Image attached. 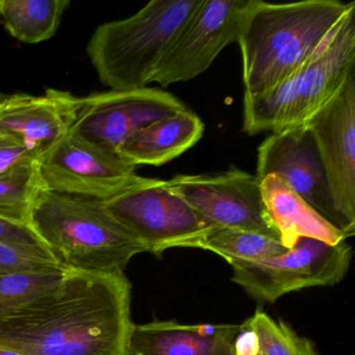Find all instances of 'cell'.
<instances>
[{"instance_id":"1","label":"cell","mask_w":355,"mask_h":355,"mask_svg":"<svg viewBox=\"0 0 355 355\" xmlns=\"http://www.w3.org/2000/svg\"><path fill=\"white\" fill-rule=\"evenodd\" d=\"M130 302L124 272L68 271L55 292L0 322V347L28 355H128Z\"/></svg>"},{"instance_id":"2","label":"cell","mask_w":355,"mask_h":355,"mask_svg":"<svg viewBox=\"0 0 355 355\" xmlns=\"http://www.w3.org/2000/svg\"><path fill=\"white\" fill-rule=\"evenodd\" d=\"M353 3L305 0L275 5L254 0L236 41L242 53L244 96L272 90L304 65Z\"/></svg>"},{"instance_id":"3","label":"cell","mask_w":355,"mask_h":355,"mask_svg":"<svg viewBox=\"0 0 355 355\" xmlns=\"http://www.w3.org/2000/svg\"><path fill=\"white\" fill-rule=\"evenodd\" d=\"M28 225L69 271L123 272L145 247L103 207L101 201L41 189Z\"/></svg>"},{"instance_id":"4","label":"cell","mask_w":355,"mask_h":355,"mask_svg":"<svg viewBox=\"0 0 355 355\" xmlns=\"http://www.w3.org/2000/svg\"><path fill=\"white\" fill-rule=\"evenodd\" d=\"M203 0H153L138 13L95 30L87 53L111 90L146 88Z\"/></svg>"},{"instance_id":"5","label":"cell","mask_w":355,"mask_h":355,"mask_svg":"<svg viewBox=\"0 0 355 355\" xmlns=\"http://www.w3.org/2000/svg\"><path fill=\"white\" fill-rule=\"evenodd\" d=\"M355 71V3L315 55L279 85L257 96H244L243 130L278 132L304 123Z\"/></svg>"},{"instance_id":"6","label":"cell","mask_w":355,"mask_h":355,"mask_svg":"<svg viewBox=\"0 0 355 355\" xmlns=\"http://www.w3.org/2000/svg\"><path fill=\"white\" fill-rule=\"evenodd\" d=\"M101 203L155 255L171 248H195L211 227L166 180L137 176Z\"/></svg>"},{"instance_id":"7","label":"cell","mask_w":355,"mask_h":355,"mask_svg":"<svg viewBox=\"0 0 355 355\" xmlns=\"http://www.w3.org/2000/svg\"><path fill=\"white\" fill-rule=\"evenodd\" d=\"M352 248L346 240L329 245L302 238L284 254L254 261H234L232 280L255 300L275 302L288 293L340 284L348 273Z\"/></svg>"},{"instance_id":"8","label":"cell","mask_w":355,"mask_h":355,"mask_svg":"<svg viewBox=\"0 0 355 355\" xmlns=\"http://www.w3.org/2000/svg\"><path fill=\"white\" fill-rule=\"evenodd\" d=\"M166 182L209 226L255 232L280 242L257 175L232 168L214 175H178Z\"/></svg>"},{"instance_id":"9","label":"cell","mask_w":355,"mask_h":355,"mask_svg":"<svg viewBox=\"0 0 355 355\" xmlns=\"http://www.w3.org/2000/svg\"><path fill=\"white\" fill-rule=\"evenodd\" d=\"M43 189L103 201L137 178L119 153L68 132L38 159Z\"/></svg>"},{"instance_id":"10","label":"cell","mask_w":355,"mask_h":355,"mask_svg":"<svg viewBox=\"0 0 355 355\" xmlns=\"http://www.w3.org/2000/svg\"><path fill=\"white\" fill-rule=\"evenodd\" d=\"M315 139L347 238L355 234V71L304 122Z\"/></svg>"},{"instance_id":"11","label":"cell","mask_w":355,"mask_h":355,"mask_svg":"<svg viewBox=\"0 0 355 355\" xmlns=\"http://www.w3.org/2000/svg\"><path fill=\"white\" fill-rule=\"evenodd\" d=\"M186 109L180 99L159 89L110 90L82 98L69 132L118 153L141 128Z\"/></svg>"},{"instance_id":"12","label":"cell","mask_w":355,"mask_h":355,"mask_svg":"<svg viewBox=\"0 0 355 355\" xmlns=\"http://www.w3.org/2000/svg\"><path fill=\"white\" fill-rule=\"evenodd\" d=\"M254 0H203L162 62L153 83L167 88L209 69L228 45L236 42Z\"/></svg>"},{"instance_id":"13","label":"cell","mask_w":355,"mask_h":355,"mask_svg":"<svg viewBox=\"0 0 355 355\" xmlns=\"http://www.w3.org/2000/svg\"><path fill=\"white\" fill-rule=\"evenodd\" d=\"M268 175L277 176L347 238L315 139L304 123L272 132L259 145L257 178L261 182Z\"/></svg>"},{"instance_id":"14","label":"cell","mask_w":355,"mask_h":355,"mask_svg":"<svg viewBox=\"0 0 355 355\" xmlns=\"http://www.w3.org/2000/svg\"><path fill=\"white\" fill-rule=\"evenodd\" d=\"M82 98L49 89L44 95H0V135L39 157L69 132Z\"/></svg>"},{"instance_id":"15","label":"cell","mask_w":355,"mask_h":355,"mask_svg":"<svg viewBox=\"0 0 355 355\" xmlns=\"http://www.w3.org/2000/svg\"><path fill=\"white\" fill-rule=\"evenodd\" d=\"M240 329L236 324H134L128 355H226L234 348Z\"/></svg>"},{"instance_id":"16","label":"cell","mask_w":355,"mask_h":355,"mask_svg":"<svg viewBox=\"0 0 355 355\" xmlns=\"http://www.w3.org/2000/svg\"><path fill=\"white\" fill-rule=\"evenodd\" d=\"M261 197L280 243L291 249L300 239L336 245L346 236L275 175L261 180Z\"/></svg>"},{"instance_id":"17","label":"cell","mask_w":355,"mask_h":355,"mask_svg":"<svg viewBox=\"0 0 355 355\" xmlns=\"http://www.w3.org/2000/svg\"><path fill=\"white\" fill-rule=\"evenodd\" d=\"M203 132L205 124L187 107L141 128L123 143L118 153L135 167L162 166L192 148Z\"/></svg>"},{"instance_id":"18","label":"cell","mask_w":355,"mask_h":355,"mask_svg":"<svg viewBox=\"0 0 355 355\" xmlns=\"http://www.w3.org/2000/svg\"><path fill=\"white\" fill-rule=\"evenodd\" d=\"M69 0H0V21L11 36L37 44L57 32Z\"/></svg>"},{"instance_id":"19","label":"cell","mask_w":355,"mask_h":355,"mask_svg":"<svg viewBox=\"0 0 355 355\" xmlns=\"http://www.w3.org/2000/svg\"><path fill=\"white\" fill-rule=\"evenodd\" d=\"M195 248L211 251L228 263L272 259L288 250L270 236L221 226H211Z\"/></svg>"},{"instance_id":"20","label":"cell","mask_w":355,"mask_h":355,"mask_svg":"<svg viewBox=\"0 0 355 355\" xmlns=\"http://www.w3.org/2000/svg\"><path fill=\"white\" fill-rule=\"evenodd\" d=\"M41 189L38 159L0 174V217L28 225L33 202Z\"/></svg>"},{"instance_id":"21","label":"cell","mask_w":355,"mask_h":355,"mask_svg":"<svg viewBox=\"0 0 355 355\" xmlns=\"http://www.w3.org/2000/svg\"><path fill=\"white\" fill-rule=\"evenodd\" d=\"M68 271L20 273L0 277V322L59 288Z\"/></svg>"},{"instance_id":"22","label":"cell","mask_w":355,"mask_h":355,"mask_svg":"<svg viewBox=\"0 0 355 355\" xmlns=\"http://www.w3.org/2000/svg\"><path fill=\"white\" fill-rule=\"evenodd\" d=\"M246 323L257 334L263 355H320L311 340L263 311H255Z\"/></svg>"},{"instance_id":"23","label":"cell","mask_w":355,"mask_h":355,"mask_svg":"<svg viewBox=\"0 0 355 355\" xmlns=\"http://www.w3.org/2000/svg\"><path fill=\"white\" fill-rule=\"evenodd\" d=\"M67 271L46 248L0 243V277L20 273Z\"/></svg>"},{"instance_id":"24","label":"cell","mask_w":355,"mask_h":355,"mask_svg":"<svg viewBox=\"0 0 355 355\" xmlns=\"http://www.w3.org/2000/svg\"><path fill=\"white\" fill-rule=\"evenodd\" d=\"M0 243L30 247V248H46L30 225L16 223L1 217H0Z\"/></svg>"},{"instance_id":"25","label":"cell","mask_w":355,"mask_h":355,"mask_svg":"<svg viewBox=\"0 0 355 355\" xmlns=\"http://www.w3.org/2000/svg\"><path fill=\"white\" fill-rule=\"evenodd\" d=\"M38 159L36 153L28 150L13 139L0 135V174L20 164Z\"/></svg>"},{"instance_id":"26","label":"cell","mask_w":355,"mask_h":355,"mask_svg":"<svg viewBox=\"0 0 355 355\" xmlns=\"http://www.w3.org/2000/svg\"><path fill=\"white\" fill-rule=\"evenodd\" d=\"M234 355H263L259 338L248 324H241V329L234 342Z\"/></svg>"},{"instance_id":"27","label":"cell","mask_w":355,"mask_h":355,"mask_svg":"<svg viewBox=\"0 0 355 355\" xmlns=\"http://www.w3.org/2000/svg\"><path fill=\"white\" fill-rule=\"evenodd\" d=\"M0 355H28L24 353L18 352V351L11 350V349L3 348L0 347Z\"/></svg>"},{"instance_id":"28","label":"cell","mask_w":355,"mask_h":355,"mask_svg":"<svg viewBox=\"0 0 355 355\" xmlns=\"http://www.w3.org/2000/svg\"><path fill=\"white\" fill-rule=\"evenodd\" d=\"M226 355H234V348H232V350L230 351V352H228Z\"/></svg>"}]
</instances>
